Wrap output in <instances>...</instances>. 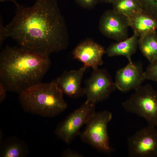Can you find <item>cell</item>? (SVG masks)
<instances>
[{
	"instance_id": "obj_1",
	"label": "cell",
	"mask_w": 157,
	"mask_h": 157,
	"mask_svg": "<svg viewBox=\"0 0 157 157\" xmlns=\"http://www.w3.org/2000/svg\"><path fill=\"white\" fill-rule=\"evenodd\" d=\"M16 6L13 19L1 26L3 40L10 37L19 47L45 56L67 48L68 29L56 0H36L30 7Z\"/></svg>"
},
{
	"instance_id": "obj_2",
	"label": "cell",
	"mask_w": 157,
	"mask_h": 157,
	"mask_svg": "<svg viewBox=\"0 0 157 157\" xmlns=\"http://www.w3.org/2000/svg\"><path fill=\"white\" fill-rule=\"evenodd\" d=\"M51 65L49 56L7 45L0 54V83L19 94L41 82Z\"/></svg>"
},
{
	"instance_id": "obj_3",
	"label": "cell",
	"mask_w": 157,
	"mask_h": 157,
	"mask_svg": "<svg viewBox=\"0 0 157 157\" xmlns=\"http://www.w3.org/2000/svg\"><path fill=\"white\" fill-rule=\"evenodd\" d=\"M63 93L53 80L40 82L19 94V101L23 110L45 117L59 115L67 108Z\"/></svg>"
},
{
	"instance_id": "obj_4",
	"label": "cell",
	"mask_w": 157,
	"mask_h": 157,
	"mask_svg": "<svg viewBox=\"0 0 157 157\" xmlns=\"http://www.w3.org/2000/svg\"><path fill=\"white\" fill-rule=\"evenodd\" d=\"M122 103L128 112L143 118L149 125L157 126V91L149 84L141 85Z\"/></svg>"
},
{
	"instance_id": "obj_5",
	"label": "cell",
	"mask_w": 157,
	"mask_h": 157,
	"mask_svg": "<svg viewBox=\"0 0 157 157\" xmlns=\"http://www.w3.org/2000/svg\"><path fill=\"white\" fill-rule=\"evenodd\" d=\"M112 118V114L109 111L95 112L86 124L85 129L80 133L81 140L99 152L111 154L114 149L110 145L108 126Z\"/></svg>"
},
{
	"instance_id": "obj_6",
	"label": "cell",
	"mask_w": 157,
	"mask_h": 157,
	"mask_svg": "<svg viewBox=\"0 0 157 157\" xmlns=\"http://www.w3.org/2000/svg\"><path fill=\"white\" fill-rule=\"evenodd\" d=\"M96 104L86 100L69 115L55 130L54 133L57 138L66 144L70 143L79 135L81 127L95 112Z\"/></svg>"
},
{
	"instance_id": "obj_7",
	"label": "cell",
	"mask_w": 157,
	"mask_h": 157,
	"mask_svg": "<svg viewBox=\"0 0 157 157\" xmlns=\"http://www.w3.org/2000/svg\"><path fill=\"white\" fill-rule=\"evenodd\" d=\"M85 85L86 100L95 104L107 99L116 89L107 70L99 68L93 70L90 76L85 81Z\"/></svg>"
},
{
	"instance_id": "obj_8",
	"label": "cell",
	"mask_w": 157,
	"mask_h": 157,
	"mask_svg": "<svg viewBox=\"0 0 157 157\" xmlns=\"http://www.w3.org/2000/svg\"><path fill=\"white\" fill-rule=\"evenodd\" d=\"M148 125L127 139L130 157H157V129Z\"/></svg>"
},
{
	"instance_id": "obj_9",
	"label": "cell",
	"mask_w": 157,
	"mask_h": 157,
	"mask_svg": "<svg viewBox=\"0 0 157 157\" xmlns=\"http://www.w3.org/2000/svg\"><path fill=\"white\" fill-rule=\"evenodd\" d=\"M129 27L126 17L113 10L106 11L99 20V29L101 33L117 42L128 38Z\"/></svg>"
},
{
	"instance_id": "obj_10",
	"label": "cell",
	"mask_w": 157,
	"mask_h": 157,
	"mask_svg": "<svg viewBox=\"0 0 157 157\" xmlns=\"http://www.w3.org/2000/svg\"><path fill=\"white\" fill-rule=\"evenodd\" d=\"M141 63L129 62L116 72L114 82L116 88L123 92L135 90L146 80Z\"/></svg>"
},
{
	"instance_id": "obj_11",
	"label": "cell",
	"mask_w": 157,
	"mask_h": 157,
	"mask_svg": "<svg viewBox=\"0 0 157 157\" xmlns=\"http://www.w3.org/2000/svg\"><path fill=\"white\" fill-rule=\"evenodd\" d=\"M106 50L101 45L87 39L81 42L74 49L73 58L82 63L87 68L93 70L99 68L104 63L102 58Z\"/></svg>"
},
{
	"instance_id": "obj_12",
	"label": "cell",
	"mask_w": 157,
	"mask_h": 157,
	"mask_svg": "<svg viewBox=\"0 0 157 157\" xmlns=\"http://www.w3.org/2000/svg\"><path fill=\"white\" fill-rule=\"evenodd\" d=\"M87 68L83 65L77 70L64 71L54 80L63 94L72 98H77L85 95L84 89L81 84Z\"/></svg>"
},
{
	"instance_id": "obj_13",
	"label": "cell",
	"mask_w": 157,
	"mask_h": 157,
	"mask_svg": "<svg viewBox=\"0 0 157 157\" xmlns=\"http://www.w3.org/2000/svg\"><path fill=\"white\" fill-rule=\"evenodd\" d=\"M126 17L129 27L139 37L157 30V18L144 10Z\"/></svg>"
},
{
	"instance_id": "obj_14",
	"label": "cell",
	"mask_w": 157,
	"mask_h": 157,
	"mask_svg": "<svg viewBox=\"0 0 157 157\" xmlns=\"http://www.w3.org/2000/svg\"><path fill=\"white\" fill-rule=\"evenodd\" d=\"M139 37L135 34L123 41L117 42L110 45L106 50V53L109 57L123 56L129 62L131 61V57L138 47Z\"/></svg>"
},
{
	"instance_id": "obj_15",
	"label": "cell",
	"mask_w": 157,
	"mask_h": 157,
	"mask_svg": "<svg viewBox=\"0 0 157 157\" xmlns=\"http://www.w3.org/2000/svg\"><path fill=\"white\" fill-rule=\"evenodd\" d=\"M29 153L26 143L17 137H9L1 142V157H24Z\"/></svg>"
},
{
	"instance_id": "obj_16",
	"label": "cell",
	"mask_w": 157,
	"mask_h": 157,
	"mask_svg": "<svg viewBox=\"0 0 157 157\" xmlns=\"http://www.w3.org/2000/svg\"><path fill=\"white\" fill-rule=\"evenodd\" d=\"M138 47L150 63L157 60V33L150 32L139 37Z\"/></svg>"
},
{
	"instance_id": "obj_17",
	"label": "cell",
	"mask_w": 157,
	"mask_h": 157,
	"mask_svg": "<svg viewBox=\"0 0 157 157\" xmlns=\"http://www.w3.org/2000/svg\"><path fill=\"white\" fill-rule=\"evenodd\" d=\"M112 4L114 11L125 17L143 10L139 0H115Z\"/></svg>"
},
{
	"instance_id": "obj_18",
	"label": "cell",
	"mask_w": 157,
	"mask_h": 157,
	"mask_svg": "<svg viewBox=\"0 0 157 157\" xmlns=\"http://www.w3.org/2000/svg\"><path fill=\"white\" fill-rule=\"evenodd\" d=\"M143 9L157 18V0H139Z\"/></svg>"
},
{
	"instance_id": "obj_19",
	"label": "cell",
	"mask_w": 157,
	"mask_h": 157,
	"mask_svg": "<svg viewBox=\"0 0 157 157\" xmlns=\"http://www.w3.org/2000/svg\"><path fill=\"white\" fill-rule=\"evenodd\" d=\"M146 79L157 82V60L150 63L144 71Z\"/></svg>"
},
{
	"instance_id": "obj_20",
	"label": "cell",
	"mask_w": 157,
	"mask_h": 157,
	"mask_svg": "<svg viewBox=\"0 0 157 157\" xmlns=\"http://www.w3.org/2000/svg\"><path fill=\"white\" fill-rule=\"evenodd\" d=\"M76 1L82 8L90 9L93 8L100 0H76Z\"/></svg>"
},
{
	"instance_id": "obj_21",
	"label": "cell",
	"mask_w": 157,
	"mask_h": 157,
	"mask_svg": "<svg viewBox=\"0 0 157 157\" xmlns=\"http://www.w3.org/2000/svg\"><path fill=\"white\" fill-rule=\"evenodd\" d=\"M61 156L64 157H83V156L80 153L70 149H67L62 152Z\"/></svg>"
},
{
	"instance_id": "obj_22",
	"label": "cell",
	"mask_w": 157,
	"mask_h": 157,
	"mask_svg": "<svg viewBox=\"0 0 157 157\" xmlns=\"http://www.w3.org/2000/svg\"><path fill=\"white\" fill-rule=\"evenodd\" d=\"M7 91L4 87L0 83V103H1L6 97V92Z\"/></svg>"
},
{
	"instance_id": "obj_23",
	"label": "cell",
	"mask_w": 157,
	"mask_h": 157,
	"mask_svg": "<svg viewBox=\"0 0 157 157\" xmlns=\"http://www.w3.org/2000/svg\"><path fill=\"white\" fill-rule=\"evenodd\" d=\"M115 0H100V1L106 3H112Z\"/></svg>"
},
{
	"instance_id": "obj_24",
	"label": "cell",
	"mask_w": 157,
	"mask_h": 157,
	"mask_svg": "<svg viewBox=\"0 0 157 157\" xmlns=\"http://www.w3.org/2000/svg\"><path fill=\"white\" fill-rule=\"evenodd\" d=\"M10 1L13 2L16 5L18 3L16 2V0H0V2H3L5 1Z\"/></svg>"
}]
</instances>
